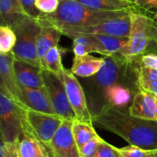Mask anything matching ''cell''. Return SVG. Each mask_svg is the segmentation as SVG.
<instances>
[{
  "mask_svg": "<svg viewBox=\"0 0 157 157\" xmlns=\"http://www.w3.org/2000/svg\"><path fill=\"white\" fill-rule=\"evenodd\" d=\"M102 138L97 136L89 143H87L85 146L80 149V155L82 157H96L97 153L98 151L100 143L102 142Z\"/></svg>",
  "mask_w": 157,
  "mask_h": 157,
  "instance_id": "obj_30",
  "label": "cell"
},
{
  "mask_svg": "<svg viewBox=\"0 0 157 157\" xmlns=\"http://www.w3.org/2000/svg\"><path fill=\"white\" fill-rule=\"evenodd\" d=\"M153 18H154V20H155V22L156 23L157 25V11L154 14V16H153Z\"/></svg>",
  "mask_w": 157,
  "mask_h": 157,
  "instance_id": "obj_36",
  "label": "cell"
},
{
  "mask_svg": "<svg viewBox=\"0 0 157 157\" xmlns=\"http://www.w3.org/2000/svg\"><path fill=\"white\" fill-rule=\"evenodd\" d=\"M35 1L36 0H19V3L29 17L38 20L43 14H41L36 7Z\"/></svg>",
  "mask_w": 157,
  "mask_h": 157,
  "instance_id": "obj_33",
  "label": "cell"
},
{
  "mask_svg": "<svg viewBox=\"0 0 157 157\" xmlns=\"http://www.w3.org/2000/svg\"><path fill=\"white\" fill-rule=\"evenodd\" d=\"M40 30L37 37L36 52L40 62L43 59L45 54L53 47L58 46L62 32L51 25H40Z\"/></svg>",
  "mask_w": 157,
  "mask_h": 157,
  "instance_id": "obj_19",
  "label": "cell"
},
{
  "mask_svg": "<svg viewBox=\"0 0 157 157\" xmlns=\"http://www.w3.org/2000/svg\"><path fill=\"white\" fill-rule=\"evenodd\" d=\"M93 121L134 145L144 150L157 149V121L141 120L129 110L108 106L93 116Z\"/></svg>",
  "mask_w": 157,
  "mask_h": 157,
  "instance_id": "obj_2",
  "label": "cell"
},
{
  "mask_svg": "<svg viewBox=\"0 0 157 157\" xmlns=\"http://www.w3.org/2000/svg\"><path fill=\"white\" fill-rule=\"evenodd\" d=\"M1 26L14 28L29 17L23 10L19 0H0Z\"/></svg>",
  "mask_w": 157,
  "mask_h": 157,
  "instance_id": "obj_20",
  "label": "cell"
},
{
  "mask_svg": "<svg viewBox=\"0 0 157 157\" xmlns=\"http://www.w3.org/2000/svg\"><path fill=\"white\" fill-rule=\"evenodd\" d=\"M133 10L134 7L119 11H101L85 6L75 0H61L55 13L42 15L37 21L40 25H51L57 29L89 27L129 15Z\"/></svg>",
  "mask_w": 157,
  "mask_h": 157,
  "instance_id": "obj_3",
  "label": "cell"
},
{
  "mask_svg": "<svg viewBox=\"0 0 157 157\" xmlns=\"http://www.w3.org/2000/svg\"><path fill=\"white\" fill-rule=\"evenodd\" d=\"M15 57L11 52L0 53V86H3L11 97L18 101L20 86L17 79L14 68Z\"/></svg>",
  "mask_w": 157,
  "mask_h": 157,
  "instance_id": "obj_15",
  "label": "cell"
},
{
  "mask_svg": "<svg viewBox=\"0 0 157 157\" xmlns=\"http://www.w3.org/2000/svg\"><path fill=\"white\" fill-rule=\"evenodd\" d=\"M62 80L63 82L69 102L75 113L76 120L82 122L92 123L93 116L90 112L86 96L81 82L78 81L71 70L66 68L63 71Z\"/></svg>",
  "mask_w": 157,
  "mask_h": 157,
  "instance_id": "obj_9",
  "label": "cell"
},
{
  "mask_svg": "<svg viewBox=\"0 0 157 157\" xmlns=\"http://www.w3.org/2000/svg\"><path fill=\"white\" fill-rule=\"evenodd\" d=\"M61 0H36L35 5L38 10L43 15H51L57 11Z\"/></svg>",
  "mask_w": 157,
  "mask_h": 157,
  "instance_id": "obj_29",
  "label": "cell"
},
{
  "mask_svg": "<svg viewBox=\"0 0 157 157\" xmlns=\"http://www.w3.org/2000/svg\"><path fill=\"white\" fill-rule=\"evenodd\" d=\"M92 9L101 11H119L134 7L129 0H75Z\"/></svg>",
  "mask_w": 157,
  "mask_h": 157,
  "instance_id": "obj_24",
  "label": "cell"
},
{
  "mask_svg": "<svg viewBox=\"0 0 157 157\" xmlns=\"http://www.w3.org/2000/svg\"><path fill=\"white\" fill-rule=\"evenodd\" d=\"M105 63L102 68L93 76L83 78L81 82L92 116L98 114L108 106L107 92L116 84H124L134 88L137 85L136 61L131 62L122 54L103 56Z\"/></svg>",
  "mask_w": 157,
  "mask_h": 157,
  "instance_id": "obj_1",
  "label": "cell"
},
{
  "mask_svg": "<svg viewBox=\"0 0 157 157\" xmlns=\"http://www.w3.org/2000/svg\"><path fill=\"white\" fill-rule=\"evenodd\" d=\"M132 28L131 14L109 19L108 21L89 26V27H79V28H63L59 30L63 35H65L71 39H74L81 35H93L101 34L109 35L119 38L129 39Z\"/></svg>",
  "mask_w": 157,
  "mask_h": 157,
  "instance_id": "obj_7",
  "label": "cell"
},
{
  "mask_svg": "<svg viewBox=\"0 0 157 157\" xmlns=\"http://www.w3.org/2000/svg\"><path fill=\"white\" fill-rule=\"evenodd\" d=\"M73 121L63 120L62 125L55 132L51 142L53 157H82L73 135Z\"/></svg>",
  "mask_w": 157,
  "mask_h": 157,
  "instance_id": "obj_11",
  "label": "cell"
},
{
  "mask_svg": "<svg viewBox=\"0 0 157 157\" xmlns=\"http://www.w3.org/2000/svg\"><path fill=\"white\" fill-rule=\"evenodd\" d=\"M131 20L129 40L120 53L131 62L145 54H157V25L154 18L133 10Z\"/></svg>",
  "mask_w": 157,
  "mask_h": 157,
  "instance_id": "obj_4",
  "label": "cell"
},
{
  "mask_svg": "<svg viewBox=\"0 0 157 157\" xmlns=\"http://www.w3.org/2000/svg\"><path fill=\"white\" fill-rule=\"evenodd\" d=\"M154 156L157 157V149L154 150Z\"/></svg>",
  "mask_w": 157,
  "mask_h": 157,
  "instance_id": "obj_37",
  "label": "cell"
},
{
  "mask_svg": "<svg viewBox=\"0 0 157 157\" xmlns=\"http://www.w3.org/2000/svg\"><path fill=\"white\" fill-rule=\"evenodd\" d=\"M44 86L53 108L54 113L63 120L75 121V113L69 102L62 77L42 69Z\"/></svg>",
  "mask_w": 157,
  "mask_h": 157,
  "instance_id": "obj_8",
  "label": "cell"
},
{
  "mask_svg": "<svg viewBox=\"0 0 157 157\" xmlns=\"http://www.w3.org/2000/svg\"><path fill=\"white\" fill-rule=\"evenodd\" d=\"M139 91V88H134L124 84H116L107 92L108 106L126 109L127 106L130 103L132 104L135 94Z\"/></svg>",
  "mask_w": 157,
  "mask_h": 157,
  "instance_id": "obj_18",
  "label": "cell"
},
{
  "mask_svg": "<svg viewBox=\"0 0 157 157\" xmlns=\"http://www.w3.org/2000/svg\"><path fill=\"white\" fill-rule=\"evenodd\" d=\"M14 68L19 86L29 88H44L42 68L26 62L14 61Z\"/></svg>",
  "mask_w": 157,
  "mask_h": 157,
  "instance_id": "obj_16",
  "label": "cell"
},
{
  "mask_svg": "<svg viewBox=\"0 0 157 157\" xmlns=\"http://www.w3.org/2000/svg\"><path fill=\"white\" fill-rule=\"evenodd\" d=\"M128 110L135 118L157 121V98L148 92L140 90L135 94Z\"/></svg>",
  "mask_w": 157,
  "mask_h": 157,
  "instance_id": "obj_14",
  "label": "cell"
},
{
  "mask_svg": "<svg viewBox=\"0 0 157 157\" xmlns=\"http://www.w3.org/2000/svg\"><path fill=\"white\" fill-rule=\"evenodd\" d=\"M92 36L97 40L100 48V54L103 56H111L113 54L120 53L129 40V39L126 38L109 35L93 34Z\"/></svg>",
  "mask_w": 157,
  "mask_h": 157,
  "instance_id": "obj_21",
  "label": "cell"
},
{
  "mask_svg": "<svg viewBox=\"0 0 157 157\" xmlns=\"http://www.w3.org/2000/svg\"><path fill=\"white\" fill-rule=\"evenodd\" d=\"M134 6L135 11L144 14V12L157 11V0H129Z\"/></svg>",
  "mask_w": 157,
  "mask_h": 157,
  "instance_id": "obj_31",
  "label": "cell"
},
{
  "mask_svg": "<svg viewBox=\"0 0 157 157\" xmlns=\"http://www.w3.org/2000/svg\"><path fill=\"white\" fill-rule=\"evenodd\" d=\"M17 35V43L12 51L16 60L40 66L36 52V41L40 26L36 19L27 17L13 28Z\"/></svg>",
  "mask_w": 157,
  "mask_h": 157,
  "instance_id": "obj_6",
  "label": "cell"
},
{
  "mask_svg": "<svg viewBox=\"0 0 157 157\" xmlns=\"http://www.w3.org/2000/svg\"><path fill=\"white\" fill-rule=\"evenodd\" d=\"M26 121L38 138L51 148V142L63 119L56 114L38 112L25 109Z\"/></svg>",
  "mask_w": 157,
  "mask_h": 157,
  "instance_id": "obj_10",
  "label": "cell"
},
{
  "mask_svg": "<svg viewBox=\"0 0 157 157\" xmlns=\"http://www.w3.org/2000/svg\"><path fill=\"white\" fill-rule=\"evenodd\" d=\"M72 132L76 145L79 148V151L87 143H89L91 140L98 136L95 129L93 128L92 123L82 122L77 120L73 121Z\"/></svg>",
  "mask_w": 157,
  "mask_h": 157,
  "instance_id": "obj_25",
  "label": "cell"
},
{
  "mask_svg": "<svg viewBox=\"0 0 157 157\" xmlns=\"http://www.w3.org/2000/svg\"><path fill=\"white\" fill-rule=\"evenodd\" d=\"M17 151L19 157H53L52 149L38 138L28 122L17 142Z\"/></svg>",
  "mask_w": 157,
  "mask_h": 157,
  "instance_id": "obj_12",
  "label": "cell"
},
{
  "mask_svg": "<svg viewBox=\"0 0 157 157\" xmlns=\"http://www.w3.org/2000/svg\"><path fill=\"white\" fill-rule=\"evenodd\" d=\"M17 43L15 30L8 26H0V53L11 52Z\"/></svg>",
  "mask_w": 157,
  "mask_h": 157,
  "instance_id": "obj_27",
  "label": "cell"
},
{
  "mask_svg": "<svg viewBox=\"0 0 157 157\" xmlns=\"http://www.w3.org/2000/svg\"><path fill=\"white\" fill-rule=\"evenodd\" d=\"M67 49L62 48L59 45L52 48L43 57L40 62V66L43 70L52 72L62 77L63 71L64 69L62 62L63 54L67 52Z\"/></svg>",
  "mask_w": 157,
  "mask_h": 157,
  "instance_id": "obj_22",
  "label": "cell"
},
{
  "mask_svg": "<svg viewBox=\"0 0 157 157\" xmlns=\"http://www.w3.org/2000/svg\"><path fill=\"white\" fill-rule=\"evenodd\" d=\"M0 157H19L17 143H6L1 141Z\"/></svg>",
  "mask_w": 157,
  "mask_h": 157,
  "instance_id": "obj_34",
  "label": "cell"
},
{
  "mask_svg": "<svg viewBox=\"0 0 157 157\" xmlns=\"http://www.w3.org/2000/svg\"><path fill=\"white\" fill-rule=\"evenodd\" d=\"M136 74L139 89L154 95L157 98V70L137 63Z\"/></svg>",
  "mask_w": 157,
  "mask_h": 157,
  "instance_id": "obj_23",
  "label": "cell"
},
{
  "mask_svg": "<svg viewBox=\"0 0 157 157\" xmlns=\"http://www.w3.org/2000/svg\"><path fill=\"white\" fill-rule=\"evenodd\" d=\"M136 62L139 65L157 70V54L155 53L145 54L140 57L139 59H137Z\"/></svg>",
  "mask_w": 157,
  "mask_h": 157,
  "instance_id": "obj_35",
  "label": "cell"
},
{
  "mask_svg": "<svg viewBox=\"0 0 157 157\" xmlns=\"http://www.w3.org/2000/svg\"><path fill=\"white\" fill-rule=\"evenodd\" d=\"M25 109L0 86V134L1 141L17 143L26 124Z\"/></svg>",
  "mask_w": 157,
  "mask_h": 157,
  "instance_id": "obj_5",
  "label": "cell"
},
{
  "mask_svg": "<svg viewBox=\"0 0 157 157\" xmlns=\"http://www.w3.org/2000/svg\"><path fill=\"white\" fill-rule=\"evenodd\" d=\"M105 58L94 57L90 54L75 56L71 67L72 73L81 78H88L96 75L104 65Z\"/></svg>",
  "mask_w": 157,
  "mask_h": 157,
  "instance_id": "obj_17",
  "label": "cell"
},
{
  "mask_svg": "<svg viewBox=\"0 0 157 157\" xmlns=\"http://www.w3.org/2000/svg\"><path fill=\"white\" fill-rule=\"evenodd\" d=\"M96 157H123L121 154L119 148L114 147L113 145L108 144L104 140L100 143L98 151Z\"/></svg>",
  "mask_w": 157,
  "mask_h": 157,
  "instance_id": "obj_32",
  "label": "cell"
},
{
  "mask_svg": "<svg viewBox=\"0 0 157 157\" xmlns=\"http://www.w3.org/2000/svg\"><path fill=\"white\" fill-rule=\"evenodd\" d=\"M119 150L123 157H155L154 150H144L134 145H129Z\"/></svg>",
  "mask_w": 157,
  "mask_h": 157,
  "instance_id": "obj_28",
  "label": "cell"
},
{
  "mask_svg": "<svg viewBox=\"0 0 157 157\" xmlns=\"http://www.w3.org/2000/svg\"><path fill=\"white\" fill-rule=\"evenodd\" d=\"M17 102L27 109L55 114L45 87L29 88L20 86V94Z\"/></svg>",
  "mask_w": 157,
  "mask_h": 157,
  "instance_id": "obj_13",
  "label": "cell"
},
{
  "mask_svg": "<svg viewBox=\"0 0 157 157\" xmlns=\"http://www.w3.org/2000/svg\"><path fill=\"white\" fill-rule=\"evenodd\" d=\"M73 52L75 56H84L92 52L100 54V48L92 35H81L73 39Z\"/></svg>",
  "mask_w": 157,
  "mask_h": 157,
  "instance_id": "obj_26",
  "label": "cell"
}]
</instances>
